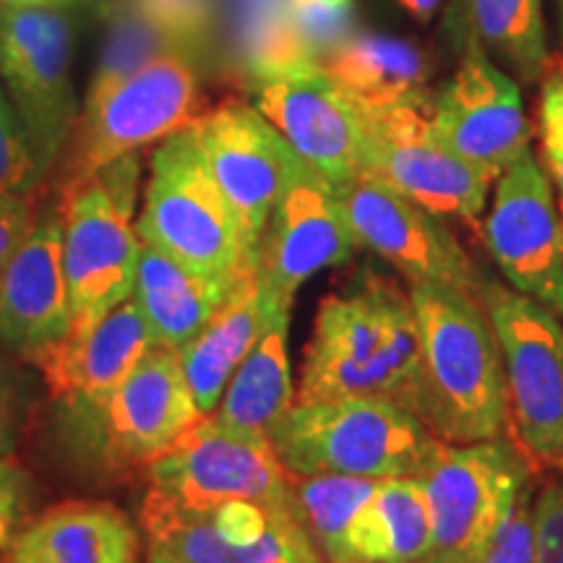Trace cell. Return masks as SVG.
Segmentation results:
<instances>
[{"label": "cell", "mask_w": 563, "mask_h": 563, "mask_svg": "<svg viewBox=\"0 0 563 563\" xmlns=\"http://www.w3.org/2000/svg\"><path fill=\"white\" fill-rule=\"evenodd\" d=\"M373 506L389 540L391 563H412L433 551L431 511L418 477H386Z\"/></svg>", "instance_id": "30"}, {"label": "cell", "mask_w": 563, "mask_h": 563, "mask_svg": "<svg viewBox=\"0 0 563 563\" xmlns=\"http://www.w3.org/2000/svg\"><path fill=\"white\" fill-rule=\"evenodd\" d=\"M561 13H563V0H561Z\"/></svg>", "instance_id": "45"}, {"label": "cell", "mask_w": 563, "mask_h": 563, "mask_svg": "<svg viewBox=\"0 0 563 563\" xmlns=\"http://www.w3.org/2000/svg\"><path fill=\"white\" fill-rule=\"evenodd\" d=\"M300 563H327L321 559V553L319 555H311V559H306V561H300Z\"/></svg>", "instance_id": "43"}, {"label": "cell", "mask_w": 563, "mask_h": 563, "mask_svg": "<svg viewBox=\"0 0 563 563\" xmlns=\"http://www.w3.org/2000/svg\"><path fill=\"white\" fill-rule=\"evenodd\" d=\"M42 178L37 159L9 97L0 100V194L30 196Z\"/></svg>", "instance_id": "32"}, {"label": "cell", "mask_w": 563, "mask_h": 563, "mask_svg": "<svg viewBox=\"0 0 563 563\" xmlns=\"http://www.w3.org/2000/svg\"><path fill=\"white\" fill-rule=\"evenodd\" d=\"M433 125L449 150L490 180L501 178L532 139L519 87L475 42L464 45L460 70L435 97Z\"/></svg>", "instance_id": "16"}, {"label": "cell", "mask_w": 563, "mask_h": 563, "mask_svg": "<svg viewBox=\"0 0 563 563\" xmlns=\"http://www.w3.org/2000/svg\"><path fill=\"white\" fill-rule=\"evenodd\" d=\"M269 435L287 475L418 477L441 439L420 418L384 399L295 402Z\"/></svg>", "instance_id": "3"}, {"label": "cell", "mask_w": 563, "mask_h": 563, "mask_svg": "<svg viewBox=\"0 0 563 563\" xmlns=\"http://www.w3.org/2000/svg\"><path fill=\"white\" fill-rule=\"evenodd\" d=\"M146 563H178V561H173L167 553L154 551V548H150V561H146Z\"/></svg>", "instance_id": "42"}, {"label": "cell", "mask_w": 563, "mask_h": 563, "mask_svg": "<svg viewBox=\"0 0 563 563\" xmlns=\"http://www.w3.org/2000/svg\"><path fill=\"white\" fill-rule=\"evenodd\" d=\"M139 154H125L63 194V269L70 336L87 332L133 295L141 238L133 222Z\"/></svg>", "instance_id": "4"}, {"label": "cell", "mask_w": 563, "mask_h": 563, "mask_svg": "<svg viewBox=\"0 0 563 563\" xmlns=\"http://www.w3.org/2000/svg\"><path fill=\"white\" fill-rule=\"evenodd\" d=\"M150 496L183 511H211L230 501L290 504V475L269 435L224 426L211 415L150 464Z\"/></svg>", "instance_id": "11"}, {"label": "cell", "mask_w": 563, "mask_h": 563, "mask_svg": "<svg viewBox=\"0 0 563 563\" xmlns=\"http://www.w3.org/2000/svg\"><path fill=\"white\" fill-rule=\"evenodd\" d=\"M382 481L355 475H290V509L327 563H347V534Z\"/></svg>", "instance_id": "27"}, {"label": "cell", "mask_w": 563, "mask_h": 563, "mask_svg": "<svg viewBox=\"0 0 563 563\" xmlns=\"http://www.w3.org/2000/svg\"><path fill=\"white\" fill-rule=\"evenodd\" d=\"M3 97H5V91H3V87H0V100H3Z\"/></svg>", "instance_id": "44"}, {"label": "cell", "mask_w": 563, "mask_h": 563, "mask_svg": "<svg viewBox=\"0 0 563 563\" xmlns=\"http://www.w3.org/2000/svg\"><path fill=\"white\" fill-rule=\"evenodd\" d=\"M290 308L279 306L274 311L249 357L230 378L211 418L243 431L269 433L274 422L295 405L290 355H287Z\"/></svg>", "instance_id": "25"}, {"label": "cell", "mask_w": 563, "mask_h": 563, "mask_svg": "<svg viewBox=\"0 0 563 563\" xmlns=\"http://www.w3.org/2000/svg\"><path fill=\"white\" fill-rule=\"evenodd\" d=\"M501 347L509 426L525 454L563 467V327L538 300L481 282L477 290Z\"/></svg>", "instance_id": "8"}, {"label": "cell", "mask_w": 563, "mask_h": 563, "mask_svg": "<svg viewBox=\"0 0 563 563\" xmlns=\"http://www.w3.org/2000/svg\"><path fill=\"white\" fill-rule=\"evenodd\" d=\"M167 51H183L175 37L157 19L146 11V5L136 0L121 9L112 19L108 42H104L100 63H97L95 76H91L84 104L100 100L102 95L136 74L141 66L157 58ZM188 53V51H186Z\"/></svg>", "instance_id": "29"}, {"label": "cell", "mask_w": 563, "mask_h": 563, "mask_svg": "<svg viewBox=\"0 0 563 563\" xmlns=\"http://www.w3.org/2000/svg\"><path fill=\"white\" fill-rule=\"evenodd\" d=\"M399 3H402L405 9L412 13V16H418V19H431L433 11L441 5V0H399Z\"/></svg>", "instance_id": "39"}, {"label": "cell", "mask_w": 563, "mask_h": 563, "mask_svg": "<svg viewBox=\"0 0 563 563\" xmlns=\"http://www.w3.org/2000/svg\"><path fill=\"white\" fill-rule=\"evenodd\" d=\"M74 30L60 5L0 3V81L40 173H51L79 123L70 81Z\"/></svg>", "instance_id": "9"}, {"label": "cell", "mask_w": 563, "mask_h": 563, "mask_svg": "<svg viewBox=\"0 0 563 563\" xmlns=\"http://www.w3.org/2000/svg\"><path fill=\"white\" fill-rule=\"evenodd\" d=\"M534 563H563V483H545L532 501Z\"/></svg>", "instance_id": "36"}, {"label": "cell", "mask_w": 563, "mask_h": 563, "mask_svg": "<svg viewBox=\"0 0 563 563\" xmlns=\"http://www.w3.org/2000/svg\"><path fill=\"white\" fill-rule=\"evenodd\" d=\"M483 238L511 290L563 316V220L530 150L498 178Z\"/></svg>", "instance_id": "13"}, {"label": "cell", "mask_w": 563, "mask_h": 563, "mask_svg": "<svg viewBox=\"0 0 563 563\" xmlns=\"http://www.w3.org/2000/svg\"><path fill=\"white\" fill-rule=\"evenodd\" d=\"M418 316L426 426L446 443L501 439L509 426L501 347L473 292L410 285Z\"/></svg>", "instance_id": "2"}, {"label": "cell", "mask_w": 563, "mask_h": 563, "mask_svg": "<svg viewBox=\"0 0 563 563\" xmlns=\"http://www.w3.org/2000/svg\"><path fill=\"white\" fill-rule=\"evenodd\" d=\"M384 399L426 422V378L410 290L365 269L321 300L295 402Z\"/></svg>", "instance_id": "1"}, {"label": "cell", "mask_w": 563, "mask_h": 563, "mask_svg": "<svg viewBox=\"0 0 563 563\" xmlns=\"http://www.w3.org/2000/svg\"><path fill=\"white\" fill-rule=\"evenodd\" d=\"M188 131L211 178L235 209L245 241L258 253L272 211L298 170L300 157L262 112L245 102L230 100L201 112Z\"/></svg>", "instance_id": "15"}, {"label": "cell", "mask_w": 563, "mask_h": 563, "mask_svg": "<svg viewBox=\"0 0 563 563\" xmlns=\"http://www.w3.org/2000/svg\"><path fill=\"white\" fill-rule=\"evenodd\" d=\"M279 306L290 302L279 300L258 274V266H253L235 282L228 300L211 316L199 336L180 350L183 373L201 415L217 410L230 378L249 357Z\"/></svg>", "instance_id": "21"}, {"label": "cell", "mask_w": 563, "mask_h": 563, "mask_svg": "<svg viewBox=\"0 0 563 563\" xmlns=\"http://www.w3.org/2000/svg\"><path fill=\"white\" fill-rule=\"evenodd\" d=\"M37 224L30 196L0 194V272Z\"/></svg>", "instance_id": "38"}, {"label": "cell", "mask_w": 563, "mask_h": 563, "mask_svg": "<svg viewBox=\"0 0 563 563\" xmlns=\"http://www.w3.org/2000/svg\"><path fill=\"white\" fill-rule=\"evenodd\" d=\"M243 274L211 277L141 243L131 298L150 327L152 347L180 352L194 342Z\"/></svg>", "instance_id": "24"}, {"label": "cell", "mask_w": 563, "mask_h": 563, "mask_svg": "<svg viewBox=\"0 0 563 563\" xmlns=\"http://www.w3.org/2000/svg\"><path fill=\"white\" fill-rule=\"evenodd\" d=\"M30 498V477L9 456H0V553L9 548L24 517Z\"/></svg>", "instance_id": "37"}, {"label": "cell", "mask_w": 563, "mask_h": 563, "mask_svg": "<svg viewBox=\"0 0 563 563\" xmlns=\"http://www.w3.org/2000/svg\"><path fill=\"white\" fill-rule=\"evenodd\" d=\"M201 115V84L196 55L167 51L115 84L100 100L84 104L60 191L74 188L125 154H139L186 131Z\"/></svg>", "instance_id": "7"}, {"label": "cell", "mask_w": 563, "mask_h": 563, "mask_svg": "<svg viewBox=\"0 0 563 563\" xmlns=\"http://www.w3.org/2000/svg\"><path fill=\"white\" fill-rule=\"evenodd\" d=\"M256 110L334 188L363 173L365 112L323 68L256 87Z\"/></svg>", "instance_id": "18"}, {"label": "cell", "mask_w": 563, "mask_h": 563, "mask_svg": "<svg viewBox=\"0 0 563 563\" xmlns=\"http://www.w3.org/2000/svg\"><path fill=\"white\" fill-rule=\"evenodd\" d=\"M418 481L431 511L433 551L475 563L527 488V464L504 439L443 441Z\"/></svg>", "instance_id": "12"}, {"label": "cell", "mask_w": 563, "mask_h": 563, "mask_svg": "<svg viewBox=\"0 0 563 563\" xmlns=\"http://www.w3.org/2000/svg\"><path fill=\"white\" fill-rule=\"evenodd\" d=\"M540 133L548 170L559 191V209L563 214V60L548 68L543 97H540Z\"/></svg>", "instance_id": "35"}, {"label": "cell", "mask_w": 563, "mask_h": 563, "mask_svg": "<svg viewBox=\"0 0 563 563\" xmlns=\"http://www.w3.org/2000/svg\"><path fill=\"white\" fill-rule=\"evenodd\" d=\"M336 191L357 245L382 256L410 285L426 282L473 295L481 290V274L441 217L371 173H357Z\"/></svg>", "instance_id": "14"}, {"label": "cell", "mask_w": 563, "mask_h": 563, "mask_svg": "<svg viewBox=\"0 0 563 563\" xmlns=\"http://www.w3.org/2000/svg\"><path fill=\"white\" fill-rule=\"evenodd\" d=\"M412 563H473L470 559H464V555H456V553H443V551H431L428 555H422V559L412 561Z\"/></svg>", "instance_id": "40"}, {"label": "cell", "mask_w": 563, "mask_h": 563, "mask_svg": "<svg viewBox=\"0 0 563 563\" xmlns=\"http://www.w3.org/2000/svg\"><path fill=\"white\" fill-rule=\"evenodd\" d=\"M355 245L340 191L300 162L258 243V274L292 306L308 279L350 262Z\"/></svg>", "instance_id": "17"}, {"label": "cell", "mask_w": 563, "mask_h": 563, "mask_svg": "<svg viewBox=\"0 0 563 563\" xmlns=\"http://www.w3.org/2000/svg\"><path fill=\"white\" fill-rule=\"evenodd\" d=\"M150 350V327L129 298L87 332L60 342L37 368L58 405L91 402L115 389Z\"/></svg>", "instance_id": "20"}, {"label": "cell", "mask_w": 563, "mask_h": 563, "mask_svg": "<svg viewBox=\"0 0 563 563\" xmlns=\"http://www.w3.org/2000/svg\"><path fill=\"white\" fill-rule=\"evenodd\" d=\"M0 3H19V5H63L68 0H0Z\"/></svg>", "instance_id": "41"}, {"label": "cell", "mask_w": 563, "mask_h": 563, "mask_svg": "<svg viewBox=\"0 0 563 563\" xmlns=\"http://www.w3.org/2000/svg\"><path fill=\"white\" fill-rule=\"evenodd\" d=\"M63 441L81 464L125 470L165 454L203 415L180 352L152 347L115 389L91 402L60 405Z\"/></svg>", "instance_id": "5"}, {"label": "cell", "mask_w": 563, "mask_h": 563, "mask_svg": "<svg viewBox=\"0 0 563 563\" xmlns=\"http://www.w3.org/2000/svg\"><path fill=\"white\" fill-rule=\"evenodd\" d=\"M321 68L363 108L420 95L428 79V63L418 47L389 34L355 32L321 60Z\"/></svg>", "instance_id": "26"}, {"label": "cell", "mask_w": 563, "mask_h": 563, "mask_svg": "<svg viewBox=\"0 0 563 563\" xmlns=\"http://www.w3.org/2000/svg\"><path fill=\"white\" fill-rule=\"evenodd\" d=\"M32 378L9 352H0V456H9L19 449L32 410Z\"/></svg>", "instance_id": "33"}, {"label": "cell", "mask_w": 563, "mask_h": 563, "mask_svg": "<svg viewBox=\"0 0 563 563\" xmlns=\"http://www.w3.org/2000/svg\"><path fill=\"white\" fill-rule=\"evenodd\" d=\"M150 548L178 563H300L319 555L290 506L279 514L264 540L253 545H230L217 534L203 511H183L146 493L141 504Z\"/></svg>", "instance_id": "23"}, {"label": "cell", "mask_w": 563, "mask_h": 563, "mask_svg": "<svg viewBox=\"0 0 563 563\" xmlns=\"http://www.w3.org/2000/svg\"><path fill=\"white\" fill-rule=\"evenodd\" d=\"M464 30L467 42L496 53L522 79L548 70L540 0H464Z\"/></svg>", "instance_id": "28"}, {"label": "cell", "mask_w": 563, "mask_h": 563, "mask_svg": "<svg viewBox=\"0 0 563 563\" xmlns=\"http://www.w3.org/2000/svg\"><path fill=\"white\" fill-rule=\"evenodd\" d=\"M68 282L63 269L60 217L34 224L0 272V347L40 365L70 336Z\"/></svg>", "instance_id": "19"}, {"label": "cell", "mask_w": 563, "mask_h": 563, "mask_svg": "<svg viewBox=\"0 0 563 563\" xmlns=\"http://www.w3.org/2000/svg\"><path fill=\"white\" fill-rule=\"evenodd\" d=\"M136 230L144 245L211 277H238L258 266V253L188 129L154 152Z\"/></svg>", "instance_id": "6"}, {"label": "cell", "mask_w": 563, "mask_h": 563, "mask_svg": "<svg viewBox=\"0 0 563 563\" xmlns=\"http://www.w3.org/2000/svg\"><path fill=\"white\" fill-rule=\"evenodd\" d=\"M475 563H534V522L530 485L514 504L511 517L496 532L490 545L477 555Z\"/></svg>", "instance_id": "34"}, {"label": "cell", "mask_w": 563, "mask_h": 563, "mask_svg": "<svg viewBox=\"0 0 563 563\" xmlns=\"http://www.w3.org/2000/svg\"><path fill=\"white\" fill-rule=\"evenodd\" d=\"M136 525L104 501H63L13 534L3 563H139Z\"/></svg>", "instance_id": "22"}, {"label": "cell", "mask_w": 563, "mask_h": 563, "mask_svg": "<svg viewBox=\"0 0 563 563\" xmlns=\"http://www.w3.org/2000/svg\"><path fill=\"white\" fill-rule=\"evenodd\" d=\"M363 112V173L389 183L441 220H481L493 180L449 150L433 125V102L426 91Z\"/></svg>", "instance_id": "10"}, {"label": "cell", "mask_w": 563, "mask_h": 563, "mask_svg": "<svg viewBox=\"0 0 563 563\" xmlns=\"http://www.w3.org/2000/svg\"><path fill=\"white\" fill-rule=\"evenodd\" d=\"M287 19L319 63L357 32L352 0H287Z\"/></svg>", "instance_id": "31"}]
</instances>
